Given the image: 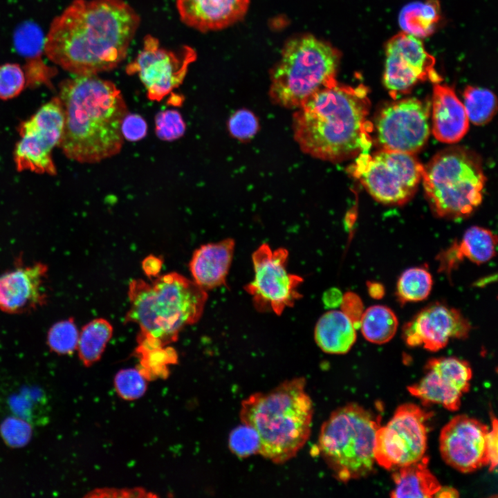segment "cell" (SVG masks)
<instances>
[{"mask_svg":"<svg viewBox=\"0 0 498 498\" xmlns=\"http://www.w3.org/2000/svg\"><path fill=\"white\" fill-rule=\"evenodd\" d=\"M250 0H176L181 21L201 32L218 30L240 21Z\"/></svg>","mask_w":498,"mask_h":498,"instance_id":"44dd1931","label":"cell"},{"mask_svg":"<svg viewBox=\"0 0 498 498\" xmlns=\"http://www.w3.org/2000/svg\"><path fill=\"white\" fill-rule=\"evenodd\" d=\"M25 72L19 64L6 63L0 65V99L17 97L26 85Z\"/></svg>","mask_w":498,"mask_h":498,"instance_id":"8d00e7d4","label":"cell"},{"mask_svg":"<svg viewBox=\"0 0 498 498\" xmlns=\"http://www.w3.org/2000/svg\"><path fill=\"white\" fill-rule=\"evenodd\" d=\"M196 59L195 50L188 46L169 50L161 47L158 39L147 35L142 50L126 72L138 74L148 98L160 101L183 83L190 64Z\"/></svg>","mask_w":498,"mask_h":498,"instance_id":"4fadbf2b","label":"cell"},{"mask_svg":"<svg viewBox=\"0 0 498 498\" xmlns=\"http://www.w3.org/2000/svg\"><path fill=\"white\" fill-rule=\"evenodd\" d=\"M429 105L416 98L386 105L376 120V139L380 149L414 154L429 138Z\"/></svg>","mask_w":498,"mask_h":498,"instance_id":"5bb4252c","label":"cell"},{"mask_svg":"<svg viewBox=\"0 0 498 498\" xmlns=\"http://www.w3.org/2000/svg\"><path fill=\"white\" fill-rule=\"evenodd\" d=\"M497 421L492 419V429L488 434L487 448L489 457V470L493 471L497 465Z\"/></svg>","mask_w":498,"mask_h":498,"instance_id":"f6af8a7d","label":"cell"},{"mask_svg":"<svg viewBox=\"0 0 498 498\" xmlns=\"http://www.w3.org/2000/svg\"><path fill=\"white\" fill-rule=\"evenodd\" d=\"M368 89L336 80L311 96L293 116L294 138L316 158L338 163L367 152L371 146Z\"/></svg>","mask_w":498,"mask_h":498,"instance_id":"7a4b0ae2","label":"cell"},{"mask_svg":"<svg viewBox=\"0 0 498 498\" xmlns=\"http://www.w3.org/2000/svg\"><path fill=\"white\" fill-rule=\"evenodd\" d=\"M340 57L332 45L311 35L288 40L271 72V100L282 107L298 109L336 81Z\"/></svg>","mask_w":498,"mask_h":498,"instance_id":"8992f818","label":"cell"},{"mask_svg":"<svg viewBox=\"0 0 498 498\" xmlns=\"http://www.w3.org/2000/svg\"><path fill=\"white\" fill-rule=\"evenodd\" d=\"M356 329L353 323L342 311H329L316 323L315 340L326 353L344 354L356 340Z\"/></svg>","mask_w":498,"mask_h":498,"instance_id":"cb8c5ba5","label":"cell"},{"mask_svg":"<svg viewBox=\"0 0 498 498\" xmlns=\"http://www.w3.org/2000/svg\"><path fill=\"white\" fill-rule=\"evenodd\" d=\"M97 493L98 494V496L101 497H154L156 495H151V493H149V492L146 491L143 488H135L132 489L129 488H122V489H116V488H104L99 490Z\"/></svg>","mask_w":498,"mask_h":498,"instance_id":"ee69618b","label":"cell"},{"mask_svg":"<svg viewBox=\"0 0 498 498\" xmlns=\"http://www.w3.org/2000/svg\"><path fill=\"white\" fill-rule=\"evenodd\" d=\"M441 19V8L437 0L414 1L405 6L398 16L404 33L418 38L433 33Z\"/></svg>","mask_w":498,"mask_h":498,"instance_id":"484cf974","label":"cell"},{"mask_svg":"<svg viewBox=\"0 0 498 498\" xmlns=\"http://www.w3.org/2000/svg\"><path fill=\"white\" fill-rule=\"evenodd\" d=\"M44 38L41 29L32 22L24 23L16 30L15 46L27 61L26 73L39 72L47 68L41 59Z\"/></svg>","mask_w":498,"mask_h":498,"instance_id":"f546056e","label":"cell"},{"mask_svg":"<svg viewBox=\"0 0 498 498\" xmlns=\"http://www.w3.org/2000/svg\"><path fill=\"white\" fill-rule=\"evenodd\" d=\"M380 149L371 155H358L351 172L376 201L400 205L414 194L424 166L414 156Z\"/></svg>","mask_w":498,"mask_h":498,"instance_id":"9c48e42d","label":"cell"},{"mask_svg":"<svg viewBox=\"0 0 498 498\" xmlns=\"http://www.w3.org/2000/svg\"><path fill=\"white\" fill-rule=\"evenodd\" d=\"M48 268L37 261H19L0 274V311L9 314L31 312L43 306L48 299Z\"/></svg>","mask_w":498,"mask_h":498,"instance_id":"d6986e66","label":"cell"},{"mask_svg":"<svg viewBox=\"0 0 498 498\" xmlns=\"http://www.w3.org/2000/svg\"><path fill=\"white\" fill-rule=\"evenodd\" d=\"M456 242L463 259L479 265L490 261L495 255L497 236L483 227L469 228Z\"/></svg>","mask_w":498,"mask_h":498,"instance_id":"f1b7e54d","label":"cell"},{"mask_svg":"<svg viewBox=\"0 0 498 498\" xmlns=\"http://www.w3.org/2000/svg\"><path fill=\"white\" fill-rule=\"evenodd\" d=\"M433 279L423 267H412L400 275L396 284V296L401 304L425 299L431 293Z\"/></svg>","mask_w":498,"mask_h":498,"instance_id":"1f68e13d","label":"cell"},{"mask_svg":"<svg viewBox=\"0 0 498 498\" xmlns=\"http://www.w3.org/2000/svg\"><path fill=\"white\" fill-rule=\"evenodd\" d=\"M185 127L182 116L176 110H166L156 116L155 131L161 140L172 141L182 137Z\"/></svg>","mask_w":498,"mask_h":498,"instance_id":"f35d334b","label":"cell"},{"mask_svg":"<svg viewBox=\"0 0 498 498\" xmlns=\"http://www.w3.org/2000/svg\"><path fill=\"white\" fill-rule=\"evenodd\" d=\"M471 326L460 311L441 302L421 310L403 329V336L410 347L422 346L430 351L444 348L451 339L468 337Z\"/></svg>","mask_w":498,"mask_h":498,"instance_id":"ac0fdd59","label":"cell"},{"mask_svg":"<svg viewBox=\"0 0 498 498\" xmlns=\"http://www.w3.org/2000/svg\"><path fill=\"white\" fill-rule=\"evenodd\" d=\"M32 425L20 418L8 415L0 424V433L9 446L19 448L25 445L32 436Z\"/></svg>","mask_w":498,"mask_h":498,"instance_id":"74e56055","label":"cell"},{"mask_svg":"<svg viewBox=\"0 0 498 498\" xmlns=\"http://www.w3.org/2000/svg\"><path fill=\"white\" fill-rule=\"evenodd\" d=\"M80 331L73 317L55 322L47 333L50 349L58 354H71L77 347Z\"/></svg>","mask_w":498,"mask_h":498,"instance_id":"836d02e7","label":"cell"},{"mask_svg":"<svg viewBox=\"0 0 498 498\" xmlns=\"http://www.w3.org/2000/svg\"><path fill=\"white\" fill-rule=\"evenodd\" d=\"M147 124L144 118L138 114L127 113L121 124V133L129 141H138L147 134Z\"/></svg>","mask_w":498,"mask_h":498,"instance_id":"60d3db41","label":"cell"},{"mask_svg":"<svg viewBox=\"0 0 498 498\" xmlns=\"http://www.w3.org/2000/svg\"><path fill=\"white\" fill-rule=\"evenodd\" d=\"M428 457L398 468L393 474L395 484L391 497H434L441 488L436 477L428 468Z\"/></svg>","mask_w":498,"mask_h":498,"instance_id":"d4e9b609","label":"cell"},{"mask_svg":"<svg viewBox=\"0 0 498 498\" xmlns=\"http://www.w3.org/2000/svg\"><path fill=\"white\" fill-rule=\"evenodd\" d=\"M259 438L251 427L243 424L235 427L230 434L228 446L230 451L239 458H246L259 454Z\"/></svg>","mask_w":498,"mask_h":498,"instance_id":"d590c367","label":"cell"},{"mask_svg":"<svg viewBox=\"0 0 498 498\" xmlns=\"http://www.w3.org/2000/svg\"><path fill=\"white\" fill-rule=\"evenodd\" d=\"M165 347L138 344L135 351L140 359L138 369L147 380L165 378L167 376L168 365L176 363L178 356L176 351Z\"/></svg>","mask_w":498,"mask_h":498,"instance_id":"4dcf8cb0","label":"cell"},{"mask_svg":"<svg viewBox=\"0 0 498 498\" xmlns=\"http://www.w3.org/2000/svg\"><path fill=\"white\" fill-rule=\"evenodd\" d=\"M398 325V318L390 308L384 305H374L364 311L359 327L367 340L380 344L393 338Z\"/></svg>","mask_w":498,"mask_h":498,"instance_id":"4316f807","label":"cell"},{"mask_svg":"<svg viewBox=\"0 0 498 498\" xmlns=\"http://www.w3.org/2000/svg\"><path fill=\"white\" fill-rule=\"evenodd\" d=\"M469 128L465 107L454 90L440 82L434 86L432 99V131L442 142L455 143Z\"/></svg>","mask_w":498,"mask_h":498,"instance_id":"7402d4cb","label":"cell"},{"mask_svg":"<svg viewBox=\"0 0 498 498\" xmlns=\"http://www.w3.org/2000/svg\"><path fill=\"white\" fill-rule=\"evenodd\" d=\"M259 128L258 120L255 115L248 110L235 112L228 121L230 133L239 139H248L252 137Z\"/></svg>","mask_w":498,"mask_h":498,"instance_id":"ab89813d","label":"cell"},{"mask_svg":"<svg viewBox=\"0 0 498 498\" xmlns=\"http://www.w3.org/2000/svg\"><path fill=\"white\" fill-rule=\"evenodd\" d=\"M128 297L130 306L124 322L140 326L138 342L156 347L176 341L185 326L197 322L208 299L206 290L174 272L151 283L131 280Z\"/></svg>","mask_w":498,"mask_h":498,"instance_id":"5b68a950","label":"cell"},{"mask_svg":"<svg viewBox=\"0 0 498 498\" xmlns=\"http://www.w3.org/2000/svg\"><path fill=\"white\" fill-rule=\"evenodd\" d=\"M163 260L154 255L147 257L142 261L144 273L150 277H156L161 270Z\"/></svg>","mask_w":498,"mask_h":498,"instance_id":"bcb514c9","label":"cell"},{"mask_svg":"<svg viewBox=\"0 0 498 498\" xmlns=\"http://www.w3.org/2000/svg\"><path fill=\"white\" fill-rule=\"evenodd\" d=\"M489 429L466 415L454 417L442 429L439 448L443 459L464 473L489 465L487 448Z\"/></svg>","mask_w":498,"mask_h":498,"instance_id":"2e32d148","label":"cell"},{"mask_svg":"<svg viewBox=\"0 0 498 498\" xmlns=\"http://www.w3.org/2000/svg\"><path fill=\"white\" fill-rule=\"evenodd\" d=\"M380 418L357 404L333 411L320 431L317 449L339 481L365 477L373 471Z\"/></svg>","mask_w":498,"mask_h":498,"instance_id":"52a82bcc","label":"cell"},{"mask_svg":"<svg viewBox=\"0 0 498 498\" xmlns=\"http://www.w3.org/2000/svg\"><path fill=\"white\" fill-rule=\"evenodd\" d=\"M304 378L281 383L266 393H255L241 403V423L252 427L259 438V454L274 463L294 458L311 432L312 400Z\"/></svg>","mask_w":498,"mask_h":498,"instance_id":"277c9868","label":"cell"},{"mask_svg":"<svg viewBox=\"0 0 498 498\" xmlns=\"http://www.w3.org/2000/svg\"><path fill=\"white\" fill-rule=\"evenodd\" d=\"M288 252L286 248L273 250L261 244L252 254L255 276L245 286L259 311H271L279 315L300 298L297 290L303 279L286 269Z\"/></svg>","mask_w":498,"mask_h":498,"instance_id":"7c38bea8","label":"cell"},{"mask_svg":"<svg viewBox=\"0 0 498 498\" xmlns=\"http://www.w3.org/2000/svg\"><path fill=\"white\" fill-rule=\"evenodd\" d=\"M147 379L139 369L129 368L118 371L114 378L117 394L123 399L133 400L143 396L147 389Z\"/></svg>","mask_w":498,"mask_h":498,"instance_id":"e575fe53","label":"cell"},{"mask_svg":"<svg viewBox=\"0 0 498 498\" xmlns=\"http://www.w3.org/2000/svg\"><path fill=\"white\" fill-rule=\"evenodd\" d=\"M472 378L470 365L455 357L432 358L421 380L408 387L411 394L424 403H435L450 411L457 410L461 398L468 391Z\"/></svg>","mask_w":498,"mask_h":498,"instance_id":"e0dca14e","label":"cell"},{"mask_svg":"<svg viewBox=\"0 0 498 498\" xmlns=\"http://www.w3.org/2000/svg\"><path fill=\"white\" fill-rule=\"evenodd\" d=\"M139 24L123 0H74L51 22L44 50L72 74L95 75L124 59Z\"/></svg>","mask_w":498,"mask_h":498,"instance_id":"6da1fadb","label":"cell"},{"mask_svg":"<svg viewBox=\"0 0 498 498\" xmlns=\"http://www.w3.org/2000/svg\"><path fill=\"white\" fill-rule=\"evenodd\" d=\"M49 396L44 387L29 378L13 379L0 386V411L42 426L50 420Z\"/></svg>","mask_w":498,"mask_h":498,"instance_id":"ffe728a7","label":"cell"},{"mask_svg":"<svg viewBox=\"0 0 498 498\" xmlns=\"http://www.w3.org/2000/svg\"><path fill=\"white\" fill-rule=\"evenodd\" d=\"M431 415L414 404L399 406L387 425L376 431V462L391 470L422 459L427 448L426 423Z\"/></svg>","mask_w":498,"mask_h":498,"instance_id":"30bf717a","label":"cell"},{"mask_svg":"<svg viewBox=\"0 0 498 498\" xmlns=\"http://www.w3.org/2000/svg\"><path fill=\"white\" fill-rule=\"evenodd\" d=\"M113 332L112 325L104 318L94 319L82 328L77 349L85 365L89 366L101 358Z\"/></svg>","mask_w":498,"mask_h":498,"instance_id":"83f0119b","label":"cell"},{"mask_svg":"<svg viewBox=\"0 0 498 498\" xmlns=\"http://www.w3.org/2000/svg\"><path fill=\"white\" fill-rule=\"evenodd\" d=\"M369 295L374 299H380L385 295V288L382 284L369 282L367 284Z\"/></svg>","mask_w":498,"mask_h":498,"instance_id":"7dc6e473","label":"cell"},{"mask_svg":"<svg viewBox=\"0 0 498 498\" xmlns=\"http://www.w3.org/2000/svg\"><path fill=\"white\" fill-rule=\"evenodd\" d=\"M234 245V241L229 238L195 250L189 263L193 281L206 291L225 285Z\"/></svg>","mask_w":498,"mask_h":498,"instance_id":"603a6c76","label":"cell"},{"mask_svg":"<svg viewBox=\"0 0 498 498\" xmlns=\"http://www.w3.org/2000/svg\"><path fill=\"white\" fill-rule=\"evenodd\" d=\"M76 76L61 83L57 96L64 117L59 146L70 159L95 163L122 149L121 124L127 107L111 81L96 75Z\"/></svg>","mask_w":498,"mask_h":498,"instance_id":"3957f363","label":"cell"},{"mask_svg":"<svg viewBox=\"0 0 498 498\" xmlns=\"http://www.w3.org/2000/svg\"><path fill=\"white\" fill-rule=\"evenodd\" d=\"M437 259L439 262V270L450 274L463 260L459 253L456 240L454 241L447 249L442 250L438 255Z\"/></svg>","mask_w":498,"mask_h":498,"instance_id":"7bdbcfd3","label":"cell"},{"mask_svg":"<svg viewBox=\"0 0 498 498\" xmlns=\"http://www.w3.org/2000/svg\"><path fill=\"white\" fill-rule=\"evenodd\" d=\"M463 104L469 121L477 125L490 122L497 109L495 95L489 89L477 86L465 88Z\"/></svg>","mask_w":498,"mask_h":498,"instance_id":"d6a6232c","label":"cell"},{"mask_svg":"<svg viewBox=\"0 0 498 498\" xmlns=\"http://www.w3.org/2000/svg\"><path fill=\"white\" fill-rule=\"evenodd\" d=\"M421 181L436 215L460 219L481 204L486 176L476 154L454 147L439 152L424 166Z\"/></svg>","mask_w":498,"mask_h":498,"instance_id":"ba28073f","label":"cell"},{"mask_svg":"<svg viewBox=\"0 0 498 498\" xmlns=\"http://www.w3.org/2000/svg\"><path fill=\"white\" fill-rule=\"evenodd\" d=\"M64 124L63 108L58 97L42 105L21 123L20 139L14 151V160L19 172L56 174L52 151L60 144Z\"/></svg>","mask_w":498,"mask_h":498,"instance_id":"8fae6325","label":"cell"},{"mask_svg":"<svg viewBox=\"0 0 498 498\" xmlns=\"http://www.w3.org/2000/svg\"><path fill=\"white\" fill-rule=\"evenodd\" d=\"M459 497L458 491L452 487H442L439 488L434 497Z\"/></svg>","mask_w":498,"mask_h":498,"instance_id":"c3c4849f","label":"cell"},{"mask_svg":"<svg viewBox=\"0 0 498 498\" xmlns=\"http://www.w3.org/2000/svg\"><path fill=\"white\" fill-rule=\"evenodd\" d=\"M340 306L341 311L351 320L356 328H358L365 311L360 297L356 293L347 292L342 295Z\"/></svg>","mask_w":498,"mask_h":498,"instance_id":"b9f144b4","label":"cell"},{"mask_svg":"<svg viewBox=\"0 0 498 498\" xmlns=\"http://www.w3.org/2000/svg\"><path fill=\"white\" fill-rule=\"evenodd\" d=\"M385 55L383 83L394 98L418 82L442 80L434 69V57L418 37L404 32L394 35L386 44Z\"/></svg>","mask_w":498,"mask_h":498,"instance_id":"9a60e30c","label":"cell"}]
</instances>
